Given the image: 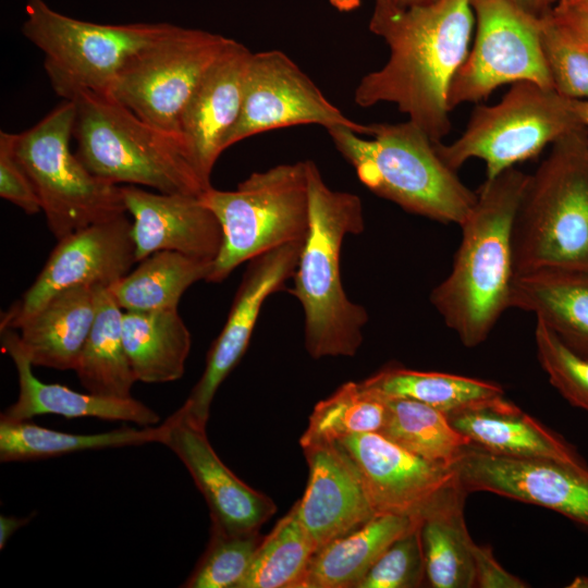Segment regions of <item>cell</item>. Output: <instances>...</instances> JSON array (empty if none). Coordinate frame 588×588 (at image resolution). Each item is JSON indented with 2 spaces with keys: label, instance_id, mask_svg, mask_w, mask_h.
<instances>
[{
  "label": "cell",
  "instance_id": "cell-41",
  "mask_svg": "<svg viewBox=\"0 0 588 588\" xmlns=\"http://www.w3.org/2000/svg\"><path fill=\"white\" fill-rule=\"evenodd\" d=\"M475 568V587L479 588H525L528 585L507 572L494 558L489 546L471 543Z\"/></svg>",
  "mask_w": 588,
  "mask_h": 588
},
{
  "label": "cell",
  "instance_id": "cell-35",
  "mask_svg": "<svg viewBox=\"0 0 588 588\" xmlns=\"http://www.w3.org/2000/svg\"><path fill=\"white\" fill-rule=\"evenodd\" d=\"M387 412L383 396L366 389L360 382H346L316 404L301 437V446L338 442L359 433H379Z\"/></svg>",
  "mask_w": 588,
  "mask_h": 588
},
{
  "label": "cell",
  "instance_id": "cell-16",
  "mask_svg": "<svg viewBox=\"0 0 588 588\" xmlns=\"http://www.w3.org/2000/svg\"><path fill=\"white\" fill-rule=\"evenodd\" d=\"M302 244H284L248 260L228 319L207 353L204 372L181 406L197 424L206 427L216 392L247 350L264 302L293 278Z\"/></svg>",
  "mask_w": 588,
  "mask_h": 588
},
{
  "label": "cell",
  "instance_id": "cell-4",
  "mask_svg": "<svg viewBox=\"0 0 588 588\" xmlns=\"http://www.w3.org/2000/svg\"><path fill=\"white\" fill-rule=\"evenodd\" d=\"M360 182L404 210L461 225L474 207L469 189L438 155L434 142L416 124H370L371 138L338 126L327 130Z\"/></svg>",
  "mask_w": 588,
  "mask_h": 588
},
{
  "label": "cell",
  "instance_id": "cell-19",
  "mask_svg": "<svg viewBox=\"0 0 588 588\" xmlns=\"http://www.w3.org/2000/svg\"><path fill=\"white\" fill-rule=\"evenodd\" d=\"M253 52L229 39L210 64L185 105L179 122V138L204 183L223 150V140L236 123L243 103L244 81Z\"/></svg>",
  "mask_w": 588,
  "mask_h": 588
},
{
  "label": "cell",
  "instance_id": "cell-37",
  "mask_svg": "<svg viewBox=\"0 0 588 588\" xmlns=\"http://www.w3.org/2000/svg\"><path fill=\"white\" fill-rule=\"evenodd\" d=\"M541 41L553 88L588 100V48L551 15L542 17Z\"/></svg>",
  "mask_w": 588,
  "mask_h": 588
},
{
  "label": "cell",
  "instance_id": "cell-40",
  "mask_svg": "<svg viewBox=\"0 0 588 588\" xmlns=\"http://www.w3.org/2000/svg\"><path fill=\"white\" fill-rule=\"evenodd\" d=\"M0 196L27 215L41 210L36 188L14 150V133L0 132Z\"/></svg>",
  "mask_w": 588,
  "mask_h": 588
},
{
  "label": "cell",
  "instance_id": "cell-36",
  "mask_svg": "<svg viewBox=\"0 0 588 588\" xmlns=\"http://www.w3.org/2000/svg\"><path fill=\"white\" fill-rule=\"evenodd\" d=\"M262 538L259 531L228 534L211 527L208 546L182 587L237 588Z\"/></svg>",
  "mask_w": 588,
  "mask_h": 588
},
{
  "label": "cell",
  "instance_id": "cell-3",
  "mask_svg": "<svg viewBox=\"0 0 588 588\" xmlns=\"http://www.w3.org/2000/svg\"><path fill=\"white\" fill-rule=\"evenodd\" d=\"M307 167L309 226L290 292L304 310L310 357H352L363 343L368 314L343 289L340 255L344 238L365 230L363 204L355 194L330 188L314 161Z\"/></svg>",
  "mask_w": 588,
  "mask_h": 588
},
{
  "label": "cell",
  "instance_id": "cell-26",
  "mask_svg": "<svg viewBox=\"0 0 588 588\" xmlns=\"http://www.w3.org/2000/svg\"><path fill=\"white\" fill-rule=\"evenodd\" d=\"M420 520L377 514L358 529L319 549L298 588H357L380 555Z\"/></svg>",
  "mask_w": 588,
  "mask_h": 588
},
{
  "label": "cell",
  "instance_id": "cell-9",
  "mask_svg": "<svg viewBox=\"0 0 588 588\" xmlns=\"http://www.w3.org/2000/svg\"><path fill=\"white\" fill-rule=\"evenodd\" d=\"M580 126L574 99L554 88L520 81L495 105L477 106L457 139L434 142V148L454 171L469 159L482 160L486 180H491Z\"/></svg>",
  "mask_w": 588,
  "mask_h": 588
},
{
  "label": "cell",
  "instance_id": "cell-30",
  "mask_svg": "<svg viewBox=\"0 0 588 588\" xmlns=\"http://www.w3.org/2000/svg\"><path fill=\"white\" fill-rule=\"evenodd\" d=\"M132 272L109 286L124 311L177 308L184 292L195 282L207 281L213 260L174 250L156 252Z\"/></svg>",
  "mask_w": 588,
  "mask_h": 588
},
{
  "label": "cell",
  "instance_id": "cell-48",
  "mask_svg": "<svg viewBox=\"0 0 588 588\" xmlns=\"http://www.w3.org/2000/svg\"><path fill=\"white\" fill-rule=\"evenodd\" d=\"M569 588H588V576H576L568 585Z\"/></svg>",
  "mask_w": 588,
  "mask_h": 588
},
{
  "label": "cell",
  "instance_id": "cell-38",
  "mask_svg": "<svg viewBox=\"0 0 588 588\" xmlns=\"http://www.w3.org/2000/svg\"><path fill=\"white\" fill-rule=\"evenodd\" d=\"M535 342L538 360L550 383L573 406L588 412V357L568 347L539 319Z\"/></svg>",
  "mask_w": 588,
  "mask_h": 588
},
{
  "label": "cell",
  "instance_id": "cell-49",
  "mask_svg": "<svg viewBox=\"0 0 588 588\" xmlns=\"http://www.w3.org/2000/svg\"><path fill=\"white\" fill-rule=\"evenodd\" d=\"M566 1L588 10V0H566Z\"/></svg>",
  "mask_w": 588,
  "mask_h": 588
},
{
  "label": "cell",
  "instance_id": "cell-46",
  "mask_svg": "<svg viewBox=\"0 0 588 588\" xmlns=\"http://www.w3.org/2000/svg\"><path fill=\"white\" fill-rule=\"evenodd\" d=\"M330 3L341 12H348L360 5V0H330Z\"/></svg>",
  "mask_w": 588,
  "mask_h": 588
},
{
  "label": "cell",
  "instance_id": "cell-23",
  "mask_svg": "<svg viewBox=\"0 0 588 588\" xmlns=\"http://www.w3.org/2000/svg\"><path fill=\"white\" fill-rule=\"evenodd\" d=\"M446 416L470 445L483 451L511 457L548 458L588 465L572 444L504 396Z\"/></svg>",
  "mask_w": 588,
  "mask_h": 588
},
{
  "label": "cell",
  "instance_id": "cell-44",
  "mask_svg": "<svg viewBox=\"0 0 588 588\" xmlns=\"http://www.w3.org/2000/svg\"><path fill=\"white\" fill-rule=\"evenodd\" d=\"M32 517L17 518L15 516H0V549L2 550L10 538L22 526L27 524Z\"/></svg>",
  "mask_w": 588,
  "mask_h": 588
},
{
  "label": "cell",
  "instance_id": "cell-24",
  "mask_svg": "<svg viewBox=\"0 0 588 588\" xmlns=\"http://www.w3.org/2000/svg\"><path fill=\"white\" fill-rule=\"evenodd\" d=\"M96 315L94 286L77 285L52 296L19 328L33 366L75 369Z\"/></svg>",
  "mask_w": 588,
  "mask_h": 588
},
{
  "label": "cell",
  "instance_id": "cell-12",
  "mask_svg": "<svg viewBox=\"0 0 588 588\" xmlns=\"http://www.w3.org/2000/svg\"><path fill=\"white\" fill-rule=\"evenodd\" d=\"M476 22L474 44L455 73L449 107L478 102L502 85L520 81L553 88L542 41V17L511 0H470Z\"/></svg>",
  "mask_w": 588,
  "mask_h": 588
},
{
  "label": "cell",
  "instance_id": "cell-31",
  "mask_svg": "<svg viewBox=\"0 0 588 588\" xmlns=\"http://www.w3.org/2000/svg\"><path fill=\"white\" fill-rule=\"evenodd\" d=\"M360 383L381 396L414 400L444 414L504 396V390L494 382L399 365H388Z\"/></svg>",
  "mask_w": 588,
  "mask_h": 588
},
{
  "label": "cell",
  "instance_id": "cell-29",
  "mask_svg": "<svg viewBox=\"0 0 588 588\" xmlns=\"http://www.w3.org/2000/svg\"><path fill=\"white\" fill-rule=\"evenodd\" d=\"M96 315L75 372L87 392L127 399L137 381L123 341V309L109 286L94 285Z\"/></svg>",
  "mask_w": 588,
  "mask_h": 588
},
{
  "label": "cell",
  "instance_id": "cell-39",
  "mask_svg": "<svg viewBox=\"0 0 588 588\" xmlns=\"http://www.w3.org/2000/svg\"><path fill=\"white\" fill-rule=\"evenodd\" d=\"M419 525L396 539L375 562L357 588H414L426 577Z\"/></svg>",
  "mask_w": 588,
  "mask_h": 588
},
{
  "label": "cell",
  "instance_id": "cell-15",
  "mask_svg": "<svg viewBox=\"0 0 588 588\" xmlns=\"http://www.w3.org/2000/svg\"><path fill=\"white\" fill-rule=\"evenodd\" d=\"M451 467L468 493L492 492L588 526V465L503 456L469 444Z\"/></svg>",
  "mask_w": 588,
  "mask_h": 588
},
{
  "label": "cell",
  "instance_id": "cell-1",
  "mask_svg": "<svg viewBox=\"0 0 588 588\" xmlns=\"http://www.w3.org/2000/svg\"><path fill=\"white\" fill-rule=\"evenodd\" d=\"M474 23L470 0L412 7L376 0L369 29L390 53L382 68L362 77L355 103H394L433 142H442L452 127L450 86L469 51Z\"/></svg>",
  "mask_w": 588,
  "mask_h": 588
},
{
  "label": "cell",
  "instance_id": "cell-7",
  "mask_svg": "<svg viewBox=\"0 0 588 588\" xmlns=\"http://www.w3.org/2000/svg\"><path fill=\"white\" fill-rule=\"evenodd\" d=\"M199 197L223 233L207 282H222L238 265L284 244L303 242L308 231L307 160L254 172L234 191L211 186Z\"/></svg>",
  "mask_w": 588,
  "mask_h": 588
},
{
  "label": "cell",
  "instance_id": "cell-28",
  "mask_svg": "<svg viewBox=\"0 0 588 588\" xmlns=\"http://www.w3.org/2000/svg\"><path fill=\"white\" fill-rule=\"evenodd\" d=\"M122 329L137 381L164 383L183 376L192 339L177 308L124 311Z\"/></svg>",
  "mask_w": 588,
  "mask_h": 588
},
{
  "label": "cell",
  "instance_id": "cell-45",
  "mask_svg": "<svg viewBox=\"0 0 588 588\" xmlns=\"http://www.w3.org/2000/svg\"><path fill=\"white\" fill-rule=\"evenodd\" d=\"M576 114L588 132V100L574 99Z\"/></svg>",
  "mask_w": 588,
  "mask_h": 588
},
{
  "label": "cell",
  "instance_id": "cell-32",
  "mask_svg": "<svg viewBox=\"0 0 588 588\" xmlns=\"http://www.w3.org/2000/svg\"><path fill=\"white\" fill-rule=\"evenodd\" d=\"M162 427H122L107 432L78 434L56 431L28 420L0 419V461L40 460L86 450L159 442Z\"/></svg>",
  "mask_w": 588,
  "mask_h": 588
},
{
  "label": "cell",
  "instance_id": "cell-34",
  "mask_svg": "<svg viewBox=\"0 0 588 588\" xmlns=\"http://www.w3.org/2000/svg\"><path fill=\"white\" fill-rule=\"evenodd\" d=\"M315 553L294 504L262 538L237 588H298Z\"/></svg>",
  "mask_w": 588,
  "mask_h": 588
},
{
  "label": "cell",
  "instance_id": "cell-13",
  "mask_svg": "<svg viewBox=\"0 0 588 588\" xmlns=\"http://www.w3.org/2000/svg\"><path fill=\"white\" fill-rule=\"evenodd\" d=\"M299 124L326 130L343 126L369 135L332 105L299 66L280 50L252 54L244 81L240 117L223 140V150L256 134Z\"/></svg>",
  "mask_w": 588,
  "mask_h": 588
},
{
  "label": "cell",
  "instance_id": "cell-42",
  "mask_svg": "<svg viewBox=\"0 0 588 588\" xmlns=\"http://www.w3.org/2000/svg\"><path fill=\"white\" fill-rule=\"evenodd\" d=\"M551 15L588 48V10L560 0Z\"/></svg>",
  "mask_w": 588,
  "mask_h": 588
},
{
  "label": "cell",
  "instance_id": "cell-6",
  "mask_svg": "<svg viewBox=\"0 0 588 588\" xmlns=\"http://www.w3.org/2000/svg\"><path fill=\"white\" fill-rule=\"evenodd\" d=\"M62 98L75 107L76 156L98 177L166 194L200 196L211 187L177 137L150 125L108 93L75 88Z\"/></svg>",
  "mask_w": 588,
  "mask_h": 588
},
{
  "label": "cell",
  "instance_id": "cell-2",
  "mask_svg": "<svg viewBox=\"0 0 588 588\" xmlns=\"http://www.w3.org/2000/svg\"><path fill=\"white\" fill-rule=\"evenodd\" d=\"M529 175L513 167L485 180L460 225L451 272L430 294L432 306L466 347L481 344L510 308L514 222Z\"/></svg>",
  "mask_w": 588,
  "mask_h": 588
},
{
  "label": "cell",
  "instance_id": "cell-25",
  "mask_svg": "<svg viewBox=\"0 0 588 588\" xmlns=\"http://www.w3.org/2000/svg\"><path fill=\"white\" fill-rule=\"evenodd\" d=\"M510 308L532 313L568 347L588 357V273L548 269L515 275Z\"/></svg>",
  "mask_w": 588,
  "mask_h": 588
},
{
  "label": "cell",
  "instance_id": "cell-14",
  "mask_svg": "<svg viewBox=\"0 0 588 588\" xmlns=\"http://www.w3.org/2000/svg\"><path fill=\"white\" fill-rule=\"evenodd\" d=\"M137 262L126 213L58 241L33 284L1 314L0 329H19L57 293L77 285L110 286Z\"/></svg>",
  "mask_w": 588,
  "mask_h": 588
},
{
  "label": "cell",
  "instance_id": "cell-8",
  "mask_svg": "<svg viewBox=\"0 0 588 588\" xmlns=\"http://www.w3.org/2000/svg\"><path fill=\"white\" fill-rule=\"evenodd\" d=\"M74 120V103L64 99L34 126L14 134L15 154L57 241L127 213L121 186L93 174L71 151Z\"/></svg>",
  "mask_w": 588,
  "mask_h": 588
},
{
  "label": "cell",
  "instance_id": "cell-18",
  "mask_svg": "<svg viewBox=\"0 0 588 588\" xmlns=\"http://www.w3.org/2000/svg\"><path fill=\"white\" fill-rule=\"evenodd\" d=\"M356 464L376 514L421 520L456 480L452 467L419 457L378 432L339 440Z\"/></svg>",
  "mask_w": 588,
  "mask_h": 588
},
{
  "label": "cell",
  "instance_id": "cell-20",
  "mask_svg": "<svg viewBox=\"0 0 588 588\" xmlns=\"http://www.w3.org/2000/svg\"><path fill=\"white\" fill-rule=\"evenodd\" d=\"M302 449L309 476L305 492L295 504L317 552L377 514L356 464L340 442Z\"/></svg>",
  "mask_w": 588,
  "mask_h": 588
},
{
  "label": "cell",
  "instance_id": "cell-21",
  "mask_svg": "<svg viewBox=\"0 0 588 588\" xmlns=\"http://www.w3.org/2000/svg\"><path fill=\"white\" fill-rule=\"evenodd\" d=\"M126 212L132 215L136 260L159 250H174L215 260L223 233L216 215L197 195L149 192L121 186Z\"/></svg>",
  "mask_w": 588,
  "mask_h": 588
},
{
  "label": "cell",
  "instance_id": "cell-17",
  "mask_svg": "<svg viewBox=\"0 0 588 588\" xmlns=\"http://www.w3.org/2000/svg\"><path fill=\"white\" fill-rule=\"evenodd\" d=\"M160 443L183 463L210 511L211 527L228 534L259 531L277 511L266 494L242 481L212 449L206 427L181 407L162 424Z\"/></svg>",
  "mask_w": 588,
  "mask_h": 588
},
{
  "label": "cell",
  "instance_id": "cell-47",
  "mask_svg": "<svg viewBox=\"0 0 588 588\" xmlns=\"http://www.w3.org/2000/svg\"><path fill=\"white\" fill-rule=\"evenodd\" d=\"M391 1L400 7H412V5L430 3L434 0H391Z\"/></svg>",
  "mask_w": 588,
  "mask_h": 588
},
{
  "label": "cell",
  "instance_id": "cell-10",
  "mask_svg": "<svg viewBox=\"0 0 588 588\" xmlns=\"http://www.w3.org/2000/svg\"><path fill=\"white\" fill-rule=\"evenodd\" d=\"M23 35L45 54V70L54 91L75 88L107 93L128 60L171 34L170 23L96 24L28 0Z\"/></svg>",
  "mask_w": 588,
  "mask_h": 588
},
{
  "label": "cell",
  "instance_id": "cell-5",
  "mask_svg": "<svg viewBox=\"0 0 588 588\" xmlns=\"http://www.w3.org/2000/svg\"><path fill=\"white\" fill-rule=\"evenodd\" d=\"M514 277L558 269L588 273V132L551 145L529 180L513 230Z\"/></svg>",
  "mask_w": 588,
  "mask_h": 588
},
{
  "label": "cell",
  "instance_id": "cell-11",
  "mask_svg": "<svg viewBox=\"0 0 588 588\" xmlns=\"http://www.w3.org/2000/svg\"><path fill=\"white\" fill-rule=\"evenodd\" d=\"M229 39L176 26L132 57L107 93L150 125L179 138L185 105Z\"/></svg>",
  "mask_w": 588,
  "mask_h": 588
},
{
  "label": "cell",
  "instance_id": "cell-22",
  "mask_svg": "<svg viewBox=\"0 0 588 588\" xmlns=\"http://www.w3.org/2000/svg\"><path fill=\"white\" fill-rule=\"evenodd\" d=\"M1 344L12 358L19 378L17 400L5 408L0 419L25 421L37 415L56 414L65 418L94 417L124 420L140 427L154 426L159 415L144 403L131 397L120 399L74 391L58 383H45L32 371V363L14 329L1 330Z\"/></svg>",
  "mask_w": 588,
  "mask_h": 588
},
{
  "label": "cell",
  "instance_id": "cell-33",
  "mask_svg": "<svg viewBox=\"0 0 588 588\" xmlns=\"http://www.w3.org/2000/svg\"><path fill=\"white\" fill-rule=\"evenodd\" d=\"M384 399L388 412L379 433L408 452L451 467L470 444L443 412L409 399Z\"/></svg>",
  "mask_w": 588,
  "mask_h": 588
},
{
  "label": "cell",
  "instance_id": "cell-27",
  "mask_svg": "<svg viewBox=\"0 0 588 588\" xmlns=\"http://www.w3.org/2000/svg\"><path fill=\"white\" fill-rule=\"evenodd\" d=\"M467 494L456 478L420 520L426 577L433 588L475 587L474 541L463 513Z\"/></svg>",
  "mask_w": 588,
  "mask_h": 588
},
{
  "label": "cell",
  "instance_id": "cell-43",
  "mask_svg": "<svg viewBox=\"0 0 588 588\" xmlns=\"http://www.w3.org/2000/svg\"><path fill=\"white\" fill-rule=\"evenodd\" d=\"M525 12L537 17L549 14L560 0H511Z\"/></svg>",
  "mask_w": 588,
  "mask_h": 588
}]
</instances>
